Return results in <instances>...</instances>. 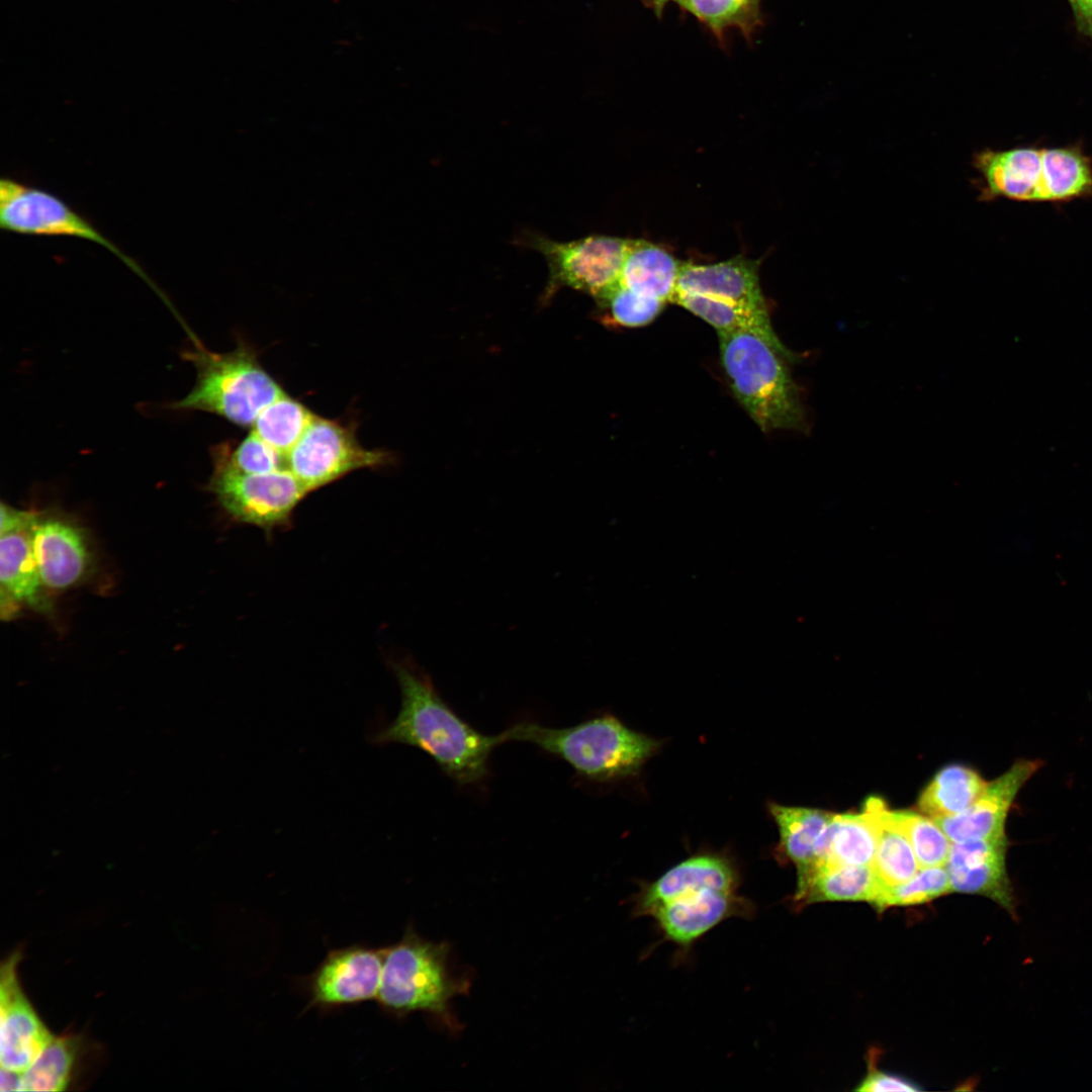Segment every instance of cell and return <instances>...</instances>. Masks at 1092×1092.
I'll use <instances>...</instances> for the list:
<instances>
[{
    "label": "cell",
    "mask_w": 1092,
    "mask_h": 1092,
    "mask_svg": "<svg viewBox=\"0 0 1092 1092\" xmlns=\"http://www.w3.org/2000/svg\"><path fill=\"white\" fill-rule=\"evenodd\" d=\"M882 888L873 866L823 861L807 877L797 881L793 906L801 908L828 901H867L874 905Z\"/></svg>",
    "instance_id": "cell-19"
},
{
    "label": "cell",
    "mask_w": 1092,
    "mask_h": 1092,
    "mask_svg": "<svg viewBox=\"0 0 1092 1092\" xmlns=\"http://www.w3.org/2000/svg\"><path fill=\"white\" fill-rule=\"evenodd\" d=\"M610 308L617 324L641 327L650 324L662 311L666 302L618 285L602 301Z\"/></svg>",
    "instance_id": "cell-32"
},
{
    "label": "cell",
    "mask_w": 1092,
    "mask_h": 1092,
    "mask_svg": "<svg viewBox=\"0 0 1092 1092\" xmlns=\"http://www.w3.org/2000/svg\"><path fill=\"white\" fill-rule=\"evenodd\" d=\"M758 264L742 256L714 264L682 262L675 294H701L768 312L760 288Z\"/></svg>",
    "instance_id": "cell-17"
},
{
    "label": "cell",
    "mask_w": 1092,
    "mask_h": 1092,
    "mask_svg": "<svg viewBox=\"0 0 1092 1092\" xmlns=\"http://www.w3.org/2000/svg\"><path fill=\"white\" fill-rule=\"evenodd\" d=\"M521 243L545 258L550 271L549 289L569 286L602 302L619 285L630 240L595 235L559 242L528 234Z\"/></svg>",
    "instance_id": "cell-10"
},
{
    "label": "cell",
    "mask_w": 1092,
    "mask_h": 1092,
    "mask_svg": "<svg viewBox=\"0 0 1092 1092\" xmlns=\"http://www.w3.org/2000/svg\"><path fill=\"white\" fill-rule=\"evenodd\" d=\"M91 1043L81 1034L53 1036L21 1073V1091H64L81 1074Z\"/></svg>",
    "instance_id": "cell-22"
},
{
    "label": "cell",
    "mask_w": 1092,
    "mask_h": 1092,
    "mask_svg": "<svg viewBox=\"0 0 1092 1092\" xmlns=\"http://www.w3.org/2000/svg\"><path fill=\"white\" fill-rule=\"evenodd\" d=\"M681 264L661 246L630 240L619 284L664 302L673 301Z\"/></svg>",
    "instance_id": "cell-21"
},
{
    "label": "cell",
    "mask_w": 1092,
    "mask_h": 1092,
    "mask_svg": "<svg viewBox=\"0 0 1092 1092\" xmlns=\"http://www.w3.org/2000/svg\"><path fill=\"white\" fill-rule=\"evenodd\" d=\"M753 913V904L738 892L693 886L678 891L647 916L655 921L665 940L688 950L726 919L750 917Z\"/></svg>",
    "instance_id": "cell-11"
},
{
    "label": "cell",
    "mask_w": 1092,
    "mask_h": 1092,
    "mask_svg": "<svg viewBox=\"0 0 1092 1092\" xmlns=\"http://www.w3.org/2000/svg\"><path fill=\"white\" fill-rule=\"evenodd\" d=\"M1078 29L1092 38V0H1068Z\"/></svg>",
    "instance_id": "cell-36"
},
{
    "label": "cell",
    "mask_w": 1092,
    "mask_h": 1092,
    "mask_svg": "<svg viewBox=\"0 0 1092 1092\" xmlns=\"http://www.w3.org/2000/svg\"><path fill=\"white\" fill-rule=\"evenodd\" d=\"M182 357L196 372V382L183 398L168 405L175 411H202L240 427H252L259 414L285 393L246 341L228 353L208 350L197 338Z\"/></svg>",
    "instance_id": "cell-6"
},
{
    "label": "cell",
    "mask_w": 1092,
    "mask_h": 1092,
    "mask_svg": "<svg viewBox=\"0 0 1092 1092\" xmlns=\"http://www.w3.org/2000/svg\"><path fill=\"white\" fill-rule=\"evenodd\" d=\"M987 783L969 766L948 764L937 771L923 789L918 808L932 819L958 815L982 795Z\"/></svg>",
    "instance_id": "cell-26"
},
{
    "label": "cell",
    "mask_w": 1092,
    "mask_h": 1092,
    "mask_svg": "<svg viewBox=\"0 0 1092 1092\" xmlns=\"http://www.w3.org/2000/svg\"><path fill=\"white\" fill-rule=\"evenodd\" d=\"M213 473L208 487L235 521L272 532L289 526L295 508L310 492L288 470L265 474L244 473L211 448Z\"/></svg>",
    "instance_id": "cell-7"
},
{
    "label": "cell",
    "mask_w": 1092,
    "mask_h": 1092,
    "mask_svg": "<svg viewBox=\"0 0 1092 1092\" xmlns=\"http://www.w3.org/2000/svg\"><path fill=\"white\" fill-rule=\"evenodd\" d=\"M215 447L234 468L244 473L265 474L288 469L286 456L253 431L236 445L225 442Z\"/></svg>",
    "instance_id": "cell-31"
},
{
    "label": "cell",
    "mask_w": 1092,
    "mask_h": 1092,
    "mask_svg": "<svg viewBox=\"0 0 1092 1092\" xmlns=\"http://www.w3.org/2000/svg\"><path fill=\"white\" fill-rule=\"evenodd\" d=\"M30 529L2 535L0 540L1 598L7 600L12 610L14 604L44 607V585L34 558Z\"/></svg>",
    "instance_id": "cell-24"
},
{
    "label": "cell",
    "mask_w": 1092,
    "mask_h": 1092,
    "mask_svg": "<svg viewBox=\"0 0 1092 1092\" xmlns=\"http://www.w3.org/2000/svg\"><path fill=\"white\" fill-rule=\"evenodd\" d=\"M768 811L780 833L778 857L796 867L798 880L805 878L819 864V840L833 813L777 803Z\"/></svg>",
    "instance_id": "cell-20"
},
{
    "label": "cell",
    "mask_w": 1092,
    "mask_h": 1092,
    "mask_svg": "<svg viewBox=\"0 0 1092 1092\" xmlns=\"http://www.w3.org/2000/svg\"><path fill=\"white\" fill-rule=\"evenodd\" d=\"M673 302L711 325L719 333L751 331L778 346H785L775 333L768 312L752 310L731 302L694 293H677Z\"/></svg>",
    "instance_id": "cell-27"
},
{
    "label": "cell",
    "mask_w": 1092,
    "mask_h": 1092,
    "mask_svg": "<svg viewBox=\"0 0 1092 1092\" xmlns=\"http://www.w3.org/2000/svg\"><path fill=\"white\" fill-rule=\"evenodd\" d=\"M981 201L1068 203L1092 198V158L1081 145L984 149L973 157Z\"/></svg>",
    "instance_id": "cell-2"
},
{
    "label": "cell",
    "mask_w": 1092,
    "mask_h": 1092,
    "mask_svg": "<svg viewBox=\"0 0 1092 1092\" xmlns=\"http://www.w3.org/2000/svg\"><path fill=\"white\" fill-rule=\"evenodd\" d=\"M753 0H679L678 3L694 13L715 31L738 23L751 9Z\"/></svg>",
    "instance_id": "cell-33"
},
{
    "label": "cell",
    "mask_w": 1092,
    "mask_h": 1092,
    "mask_svg": "<svg viewBox=\"0 0 1092 1092\" xmlns=\"http://www.w3.org/2000/svg\"><path fill=\"white\" fill-rule=\"evenodd\" d=\"M892 815L907 836L920 868L945 864L951 841L932 818L912 810H892Z\"/></svg>",
    "instance_id": "cell-29"
},
{
    "label": "cell",
    "mask_w": 1092,
    "mask_h": 1092,
    "mask_svg": "<svg viewBox=\"0 0 1092 1092\" xmlns=\"http://www.w3.org/2000/svg\"><path fill=\"white\" fill-rule=\"evenodd\" d=\"M21 953L12 952L0 972V1064L22 1073L53 1038L24 994L17 976Z\"/></svg>",
    "instance_id": "cell-13"
},
{
    "label": "cell",
    "mask_w": 1092,
    "mask_h": 1092,
    "mask_svg": "<svg viewBox=\"0 0 1092 1092\" xmlns=\"http://www.w3.org/2000/svg\"><path fill=\"white\" fill-rule=\"evenodd\" d=\"M38 513L14 509L4 503L1 504L0 534L5 535L31 528Z\"/></svg>",
    "instance_id": "cell-35"
},
{
    "label": "cell",
    "mask_w": 1092,
    "mask_h": 1092,
    "mask_svg": "<svg viewBox=\"0 0 1092 1092\" xmlns=\"http://www.w3.org/2000/svg\"><path fill=\"white\" fill-rule=\"evenodd\" d=\"M951 891L943 867L919 868L908 881L882 888L873 905L879 911L893 906H913L929 902Z\"/></svg>",
    "instance_id": "cell-30"
},
{
    "label": "cell",
    "mask_w": 1092,
    "mask_h": 1092,
    "mask_svg": "<svg viewBox=\"0 0 1092 1092\" xmlns=\"http://www.w3.org/2000/svg\"><path fill=\"white\" fill-rule=\"evenodd\" d=\"M30 540L44 587L66 589L87 573L90 550L86 536L79 527L38 514L30 529Z\"/></svg>",
    "instance_id": "cell-16"
},
{
    "label": "cell",
    "mask_w": 1092,
    "mask_h": 1092,
    "mask_svg": "<svg viewBox=\"0 0 1092 1092\" xmlns=\"http://www.w3.org/2000/svg\"><path fill=\"white\" fill-rule=\"evenodd\" d=\"M876 850V828L864 808L859 813H833L819 840V863L872 866Z\"/></svg>",
    "instance_id": "cell-25"
},
{
    "label": "cell",
    "mask_w": 1092,
    "mask_h": 1092,
    "mask_svg": "<svg viewBox=\"0 0 1092 1092\" xmlns=\"http://www.w3.org/2000/svg\"><path fill=\"white\" fill-rule=\"evenodd\" d=\"M391 461V453L361 445L354 423L317 415L286 455L288 470L309 492L353 471L377 469Z\"/></svg>",
    "instance_id": "cell-9"
},
{
    "label": "cell",
    "mask_w": 1092,
    "mask_h": 1092,
    "mask_svg": "<svg viewBox=\"0 0 1092 1092\" xmlns=\"http://www.w3.org/2000/svg\"><path fill=\"white\" fill-rule=\"evenodd\" d=\"M1041 765L1040 760H1016L1001 776L988 782L982 795L967 810L933 820L951 842L1005 836L1006 819L1019 791Z\"/></svg>",
    "instance_id": "cell-15"
},
{
    "label": "cell",
    "mask_w": 1092,
    "mask_h": 1092,
    "mask_svg": "<svg viewBox=\"0 0 1092 1092\" xmlns=\"http://www.w3.org/2000/svg\"><path fill=\"white\" fill-rule=\"evenodd\" d=\"M384 947L332 950L307 980L309 1007L332 1009L377 999Z\"/></svg>",
    "instance_id": "cell-12"
},
{
    "label": "cell",
    "mask_w": 1092,
    "mask_h": 1092,
    "mask_svg": "<svg viewBox=\"0 0 1092 1092\" xmlns=\"http://www.w3.org/2000/svg\"><path fill=\"white\" fill-rule=\"evenodd\" d=\"M504 735L507 741L528 742L555 755L581 777L596 782L636 776L660 747L658 740L630 729L612 715L563 728L525 721Z\"/></svg>",
    "instance_id": "cell-5"
},
{
    "label": "cell",
    "mask_w": 1092,
    "mask_h": 1092,
    "mask_svg": "<svg viewBox=\"0 0 1092 1092\" xmlns=\"http://www.w3.org/2000/svg\"><path fill=\"white\" fill-rule=\"evenodd\" d=\"M0 226L27 236H67L90 241L115 255L165 301L163 292L142 267L87 218L56 194L10 177L0 180Z\"/></svg>",
    "instance_id": "cell-8"
},
{
    "label": "cell",
    "mask_w": 1092,
    "mask_h": 1092,
    "mask_svg": "<svg viewBox=\"0 0 1092 1092\" xmlns=\"http://www.w3.org/2000/svg\"><path fill=\"white\" fill-rule=\"evenodd\" d=\"M469 973L453 969L450 945L432 942L407 928L396 943L384 947L377 1003L398 1017L423 1012L451 1032L461 1025L454 1016L452 1000L468 993Z\"/></svg>",
    "instance_id": "cell-3"
},
{
    "label": "cell",
    "mask_w": 1092,
    "mask_h": 1092,
    "mask_svg": "<svg viewBox=\"0 0 1092 1092\" xmlns=\"http://www.w3.org/2000/svg\"><path fill=\"white\" fill-rule=\"evenodd\" d=\"M392 669L400 689V708L391 722L372 734V743L417 747L461 786L483 782L491 752L507 742L504 732L486 735L468 724L442 699L430 676L411 661L393 662Z\"/></svg>",
    "instance_id": "cell-1"
},
{
    "label": "cell",
    "mask_w": 1092,
    "mask_h": 1092,
    "mask_svg": "<svg viewBox=\"0 0 1092 1092\" xmlns=\"http://www.w3.org/2000/svg\"><path fill=\"white\" fill-rule=\"evenodd\" d=\"M1 1080L0 1091L1 1092H16L21 1091V1073L9 1071L1 1068Z\"/></svg>",
    "instance_id": "cell-37"
},
{
    "label": "cell",
    "mask_w": 1092,
    "mask_h": 1092,
    "mask_svg": "<svg viewBox=\"0 0 1092 1092\" xmlns=\"http://www.w3.org/2000/svg\"><path fill=\"white\" fill-rule=\"evenodd\" d=\"M863 808L874 822L877 850L873 869L884 887L902 884L919 870L912 846L884 800L870 797Z\"/></svg>",
    "instance_id": "cell-23"
},
{
    "label": "cell",
    "mask_w": 1092,
    "mask_h": 1092,
    "mask_svg": "<svg viewBox=\"0 0 1092 1092\" xmlns=\"http://www.w3.org/2000/svg\"><path fill=\"white\" fill-rule=\"evenodd\" d=\"M1007 836L951 842L945 862L951 891L987 897L1016 915V899L1006 869Z\"/></svg>",
    "instance_id": "cell-14"
},
{
    "label": "cell",
    "mask_w": 1092,
    "mask_h": 1092,
    "mask_svg": "<svg viewBox=\"0 0 1092 1092\" xmlns=\"http://www.w3.org/2000/svg\"><path fill=\"white\" fill-rule=\"evenodd\" d=\"M859 1092H884V1091H920L911 1080L902 1076L887 1073L877 1069L871 1070L859 1086L855 1088Z\"/></svg>",
    "instance_id": "cell-34"
},
{
    "label": "cell",
    "mask_w": 1092,
    "mask_h": 1092,
    "mask_svg": "<svg viewBox=\"0 0 1092 1092\" xmlns=\"http://www.w3.org/2000/svg\"><path fill=\"white\" fill-rule=\"evenodd\" d=\"M695 884L738 892L740 876L735 863L725 855L703 853L692 856L675 864L652 883L645 884L634 898L633 914L647 916L654 907L677 890Z\"/></svg>",
    "instance_id": "cell-18"
},
{
    "label": "cell",
    "mask_w": 1092,
    "mask_h": 1092,
    "mask_svg": "<svg viewBox=\"0 0 1092 1092\" xmlns=\"http://www.w3.org/2000/svg\"><path fill=\"white\" fill-rule=\"evenodd\" d=\"M720 357L735 397L764 432L807 428L800 388L787 361L795 356L751 331L719 333Z\"/></svg>",
    "instance_id": "cell-4"
},
{
    "label": "cell",
    "mask_w": 1092,
    "mask_h": 1092,
    "mask_svg": "<svg viewBox=\"0 0 1092 1092\" xmlns=\"http://www.w3.org/2000/svg\"><path fill=\"white\" fill-rule=\"evenodd\" d=\"M314 416L302 402L285 392L259 414L252 431L286 456Z\"/></svg>",
    "instance_id": "cell-28"
},
{
    "label": "cell",
    "mask_w": 1092,
    "mask_h": 1092,
    "mask_svg": "<svg viewBox=\"0 0 1092 1092\" xmlns=\"http://www.w3.org/2000/svg\"><path fill=\"white\" fill-rule=\"evenodd\" d=\"M665 1H667V0H657V2H658V3L660 4V5H661L662 3H664ZM675 1H677V2H678L679 0H675Z\"/></svg>",
    "instance_id": "cell-38"
}]
</instances>
